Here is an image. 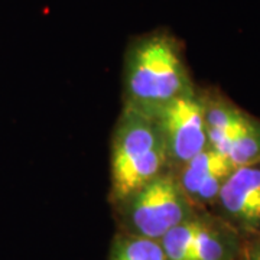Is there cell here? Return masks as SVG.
<instances>
[{"instance_id":"obj_1","label":"cell","mask_w":260,"mask_h":260,"mask_svg":"<svg viewBox=\"0 0 260 260\" xmlns=\"http://www.w3.org/2000/svg\"><path fill=\"white\" fill-rule=\"evenodd\" d=\"M123 107L153 116L168 103L197 88L185 47L167 28L133 37L123 58Z\"/></svg>"},{"instance_id":"obj_2","label":"cell","mask_w":260,"mask_h":260,"mask_svg":"<svg viewBox=\"0 0 260 260\" xmlns=\"http://www.w3.org/2000/svg\"><path fill=\"white\" fill-rule=\"evenodd\" d=\"M172 171L158 124L132 109H121L110 143V205L152 179Z\"/></svg>"},{"instance_id":"obj_3","label":"cell","mask_w":260,"mask_h":260,"mask_svg":"<svg viewBox=\"0 0 260 260\" xmlns=\"http://www.w3.org/2000/svg\"><path fill=\"white\" fill-rule=\"evenodd\" d=\"M112 208L117 232L159 242L198 211L184 194L174 171L152 179Z\"/></svg>"},{"instance_id":"obj_4","label":"cell","mask_w":260,"mask_h":260,"mask_svg":"<svg viewBox=\"0 0 260 260\" xmlns=\"http://www.w3.org/2000/svg\"><path fill=\"white\" fill-rule=\"evenodd\" d=\"M169 260H240L243 239L208 210H198L160 240Z\"/></svg>"},{"instance_id":"obj_5","label":"cell","mask_w":260,"mask_h":260,"mask_svg":"<svg viewBox=\"0 0 260 260\" xmlns=\"http://www.w3.org/2000/svg\"><path fill=\"white\" fill-rule=\"evenodd\" d=\"M152 120L158 124L172 171L210 146L200 87L168 103Z\"/></svg>"},{"instance_id":"obj_6","label":"cell","mask_w":260,"mask_h":260,"mask_svg":"<svg viewBox=\"0 0 260 260\" xmlns=\"http://www.w3.org/2000/svg\"><path fill=\"white\" fill-rule=\"evenodd\" d=\"M211 213L243 240L260 234V162L237 167L227 178Z\"/></svg>"},{"instance_id":"obj_7","label":"cell","mask_w":260,"mask_h":260,"mask_svg":"<svg viewBox=\"0 0 260 260\" xmlns=\"http://www.w3.org/2000/svg\"><path fill=\"white\" fill-rule=\"evenodd\" d=\"M236 165L211 146L174 171L186 198L197 210H211Z\"/></svg>"},{"instance_id":"obj_8","label":"cell","mask_w":260,"mask_h":260,"mask_svg":"<svg viewBox=\"0 0 260 260\" xmlns=\"http://www.w3.org/2000/svg\"><path fill=\"white\" fill-rule=\"evenodd\" d=\"M107 260H169L162 243L146 237L116 232Z\"/></svg>"},{"instance_id":"obj_9","label":"cell","mask_w":260,"mask_h":260,"mask_svg":"<svg viewBox=\"0 0 260 260\" xmlns=\"http://www.w3.org/2000/svg\"><path fill=\"white\" fill-rule=\"evenodd\" d=\"M236 167L260 162V119L254 117L249 127L237 136L223 152Z\"/></svg>"},{"instance_id":"obj_10","label":"cell","mask_w":260,"mask_h":260,"mask_svg":"<svg viewBox=\"0 0 260 260\" xmlns=\"http://www.w3.org/2000/svg\"><path fill=\"white\" fill-rule=\"evenodd\" d=\"M240 260H260V234L243 240Z\"/></svg>"}]
</instances>
